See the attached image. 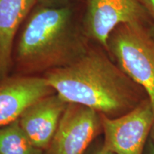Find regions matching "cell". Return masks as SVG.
I'll list each match as a JSON object with an SVG mask.
<instances>
[{"instance_id": "obj_7", "label": "cell", "mask_w": 154, "mask_h": 154, "mask_svg": "<svg viewBox=\"0 0 154 154\" xmlns=\"http://www.w3.org/2000/svg\"><path fill=\"white\" fill-rule=\"evenodd\" d=\"M54 93L43 76L7 77L0 82V126L17 121L29 106Z\"/></svg>"}, {"instance_id": "obj_3", "label": "cell", "mask_w": 154, "mask_h": 154, "mask_svg": "<svg viewBox=\"0 0 154 154\" xmlns=\"http://www.w3.org/2000/svg\"><path fill=\"white\" fill-rule=\"evenodd\" d=\"M106 51L121 70L142 86L154 110V36L151 27L124 23L107 39Z\"/></svg>"}, {"instance_id": "obj_1", "label": "cell", "mask_w": 154, "mask_h": 154, "mask_svg": "<svg viewBox=\"0 0 154 154\" xmlns=\"http://www.w3.org/2000/svg\"><path fill=\"white\" fill-rule=\"evenodd\" d=\"M67 103H78L111 119L130 112L149 99L105 49L91 42L79 59L42 75Z\"/></svg>"}, {"instance_id": "obj_6", "label": "cell", "mask_w": 154, "mask_h": 154, "mask_svg": "<svg viewBox=\"0 0 154 154\" xmlns=\"http://www.w3.org/2000/svg\"><path fill=\"white\" fill-rule=\"evenodd\" d=\"M101 131L100 113L69 103L49 146V154H84Z\"/></svg>"}, {"instance_id": "obj_8", "label": "cell", "mask_w": 154, "mask_h": 154, "mask_svg": "<svg viewBox=\"0 0 154 154\" xmlns=\"http://www.w3.org/2000/svg\"><path fill=\"white\" fill-rule=\"evenodd\" d=\"M69 103L57 93L29 106L19 117V124L34 146L49 148L59 121Z\"/></svg>"}, {"instance_id": "obj_9", "label": "cell", "mask_w": 154, "mask_h": 154, "mask_svg": "<svg viewBox=\"0 0 154 154\" xmlns=\"http://www.w3.org/2000/svg\"><path fill=\"white\" fill-rule=\"evenodd\" d=\"M36 0H0V82L9 76L14 42Z\"/></svg>"}, {"instance_id": "obj_11", "label": "cell", "mask_w": 154, "mask_h": 154, "mask_svg": "<svg viewBox=\"0 0 154 154\" xmlns=\"http://www.w3.org/2000/svg\"><path fill=\"white\" fill-rule=\"evenodd\" d=\"M84 2V0H36V4L48 8H62Z\"/></svg>"}, {"instance_id": "obj_15", "label": "cell", "mask_w": 154, "mask_h": 154, "mask_svg": "<svg viewBox=\"0 0 154 154\" xmlns=\"http://www.w3.org/2000/svg\"><path fill=\"white\" fill-rule=\"evenodd\" d=\"M149 138H151L152 142H153V144H154V124H153V127H152V128H151V134H150V137Z\"/></svg>"}, {"instance_id": "obj_2", "label": "cell", "mask_w": 154, "mask_h": 154, "mask_svg": "<svg viewBox=\"0 0 154 154\" xmlns=\"http://www.w3.org/2000/svg\"><path fill=\"white\" fill-rule=\"evenodd\" d=\"M84 2L62 8L36 4L15 39L13 63L20 75L68 66L86 53L91 42L82 24Z\"/></svg>"}, {"instance_id": "obj_10", "label": "cell", "mask_w": 154, "mask_h": 154, "mask_svg": "<svg viewBox=\"0 0 154 154\" xmlns=\"http://www.w3.org/2000/svg\"><path fill=\"white\" fill-rule=\"evenodd\" d=\"M0 154H42L29 139L19 119L0 126Z\"/></svg>"}, {"instance_id": "obj_4", "label": "cell", "mask_w": 154, "mask_h": 154, "mask_svg": "<svg viewBox=\"0 0 154 154\" xmlns=\"http://www.w3.org/2000/svg\"><path fill=\"white\" fill-rule=\"evenodd\" d=\"M124 23H138L151 27L148 11L136 0H84L82 24L90 41L106 51L111 32Z\"/></svg>"}, {"instance_id": "obj_5", "label": "cell", "mask_w": 154, "mask_h": 154, "mask_svg": "<svg viewBox=\"0 0 154 154\" xmlns=\"http://www.w3.org/2000/svg\"><path fill=\"white\" fill-rule=\"evenodd\" d=\"M105 149L113 154H143L154 124L150 100L126 114L111 119L101 114Z\"/></svg>"}, {"instance_id": "obj_12", "label": "cell", "mask_w": 154, "mask_h": 154, "mask_svg": "<svg viewBox=\"0 0 154 154\" xmlns=\"http://www.w3.org/2000/svg\"><path fill=\"white\" fill-rule=\"evenodd\" d=\"M136 1H138L143 6L149 13L152 22L151 30L154 36V0H136Z\"/></svg>"}, {"instance_id": "obj_13", "label": "cell", "mask_w": 154, "mask_h": 154, "mask_svg": "<svg viewBox=\"0 0 154 154\" xmlns=\"http://www.w3.org/2000/svg\"><path fill=\"white\" fill-rule=\"evenodd\" d=\"M143 154H154V144L150 138L148 140L147 144H146Z\"/></svg>"}, {"instance_id": "obj_14", "label": "cell", "mask_w": 154, "mask_h": 154, "mask_svg": "<svg viewBox=\"0 0 154 154\" xmlns=\"http://www.w3.org/2000/svg\"><path fill=\"white\" fill-rule=\"evenodd\" d=\"M93 154H113L111 152L107 151L106 149H105L103 148V145L101 146V147L98 148L97 149L94 151V153Z\"/></svg>"}]
</instances>
